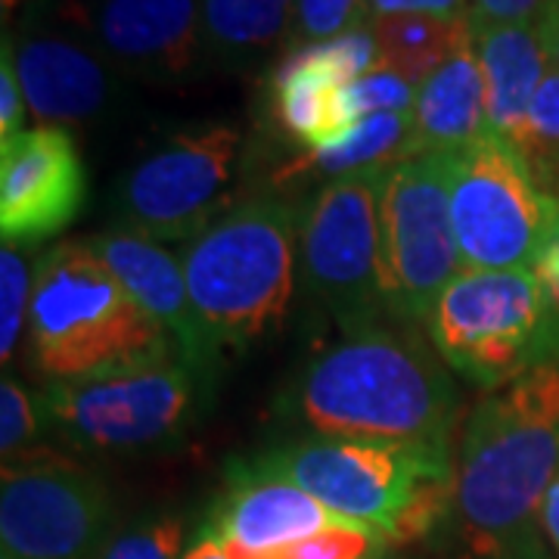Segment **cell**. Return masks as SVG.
Returning a JSON list of instances; mask_svg holds the SVG:
<instances>
[{"instance_id":"2e32d148","label":"cell","mask_w":559,"mask_h":559,"mask_svg":"<svg viewBox=\"0 0 559 559\" xmlns=\"http://www.w3.org/2000/svg\"><path fill=\"white\" fill-rule=\"evenodd\" d=\"M87 175L62 128H25L0 140V234L3 242H40L79 218Z\"/></svg>"},{"instance_id":"e0dca14e","label":"cell","mask_w":559,"mask_h":559,"mask_svg":"<svg viewBox=\"0 0 559 559\" xmlns=\"http://www.w3.org/2000/svg\"><path fill=\"white\" fill-rule=\"evenodd\" d=\"M91 246L112 271V277L124 286V293L175 340L180 358L212 385L221 355L202 333L178 255L131 227L106 230L94 237Z\"/></svg>"},{"instance_id":"277c9868","label":"cell","mask_w":559,"mask_h":559,"mask_svg":"<svg viewBox=\"0 0 559 559\" xmlns=\"http://www.w3.org/2000/svg\"><path fill=\"white\" fill-rule=\"evenodd\" d=\"M178 352L175 340L124 293L91 240H69L35 264L28 358L47 382L81 380Z\"/></svg>"},{"instance_id":"30bf717a","label":"cell","mask_w":559,"mask_h":559,"mask_svg":"<svg viewBox=\"0 0 559 559\" xmlns=\"http://www.w3.org/2000/svg\"><path fill=\"white\" fill-rule=\"evenodd\" d=\"M382 171L323 183L301 215V277L340 320L342 333L377 326L389 314L382 296Z\"/></svg>"},{"instance_id":"52a82bcc","label":"cell","mask_w":559,"mask_h":559,"mask_svg":"<svg viewBox=\"0 0 559 559\" xmlns=\"http://www.w3.org/2000/svg\"><path fill=\"white\" fill-rule=\"evenodd\" d=\"M209 389L180 352H168L94 377L47 382L40 417L81 451L143 454L183 439Z\"/></svg>"},{"instance_id":"6da1fadb","label":"cell","mask_w":559,"mask_h":559,"mask_svg":"<svg viewBox=\"0 0 559 559\" xmlns=\"http://www.w3.org/2000/svg\"><path fill=\"white\" fill-rule=\"evenodd\" d=\"M559 476V360L476 404L454 463V516L476 559L540 532V503Z\"/></svg>"},{"instance_id":"d590c367","label":"cell","mask_w":559,"mask_h":559,"mask_svg":"<svg viewBox=\"0 0 559 559\" xmlns=\"http://www.w3.org/2000/svg\"><path fill=\"white\" fill-rule=\"evenodd\" d=\"M540 38H544V50H547V60L550 69H559V0H550L544 16L538 22Z\"/></svg>"},{"instance_id":"5b68a950","label":"cell","mask_w":559,"mask_h":559,"mask_svg":"<svg viewBox=\"0 0 559 559\" xmlns=\"http://www.w3.org/2000/svg\"><path fill=\"white\" fill-rule=\"evenodd\" d=\"M301 218L293 205L252 200L227 209L183 246V277L215 352L274 333L293 301Z\"/></svg>"},{"instance_id":"5bb4252c","label":"cell","mask_w":559,"mask_h":559,"mask_svg":"<svg viewBox=\"0 0 559 559\" xmlns=\"http://www.w3.org/2000/svg\"><path fill=\"white\" fill-rule=\"evenodd\" d=\"M66 16L131 79L183 84L205 62L200 0H79Z\"/></svg>"},{"instance_id":"484cf974","label":"cell","mask_w":559,"mask_h":559,"mask_svg":"<svg viewBox=\"0 0 559 559\" xmlns=\"http://www.w3.org/2000/svg\"><path fill=\"white\" fill-rule=\"evenodd\" d=\"M183 522L156 516L109 532L91 559H183Z\"/></svg>"},{"instance_id":"44dd1931","label":"cell","mask_w":559,"mask_h":559,"mask_svg":"<svg viewBox=\"0 0 559 559\" xmlns=\"http://www.w3.org/2000/svg\"><path fill=\"white\" fill-rule=\"evenodd\" d=\"M404 159H414V112H380L355 121L340 140L301 150L274 171L277 187L323 178L326 183L352 175L382 171Z\"/></svg>"},{"instance_id":"836d02e7","label":"cell","mask_w":559,"mask_h":559,"mask_svg":"<svg viewBox=\"0 0 559 559\" xmlns=\"http://www.w3.org/2000/svg\"><path fill=\"white\" fill-rule=\"evenodd\" d=\"M535 274L547 286V293L554 296V301L559 305V200L557 212H554V227H550V237L540 249V259L535 264Z\"/></svg>"},{"instance_id":"4dcf8cb0","label":"cell","mask_w":559,"mask_h":559,"mask_svg":"<svg viewBox=\"0 0 559 559\" xmlns=\"http://www.w3.org/2000/svg\"><path fill=\"white\" fill-rule=\"evenodd\" d=\"M25 94H22L16 60H13V40L3 35V53H0V140L13 138L25 131Z\"/></svg>"},{"instance_id":"74e56055","label":"cell","mask_w":559,"mask_h":559,"mask_svg":"<svg viewBox=\"0 0 559 559\" xmlns=\"http://www.w3.org/2000/svg\"><path fill=\"white\" fill-rule=\"evenodd\" d=\"M183 559H230V557H227V550H224V544H221L218 538H212V535H205V532H202L200 538L187 547Z\"/></svg>"},{"instance_id":"9a60e30c","label":"cell","mask_w":559,"mask_h":559,"mask_svg":"<svg viewBox=\"0 0 559 559\" xmlns=\"http://www.w3.org/2000/svg\"><path fill=\"white\" fill-rule=\"evenodd\" d=\"M377 66L380 47L370 25L286 50L267 79L271 112L280 131L301 150L340 140L355 124L345 109V87Z\"/></svg>"},{"instance_id":"7a4b0ae2","label":"cell","mask_w":559,"mask_h":559,"mask_svg":"<svg viewBox=\"0 0 559 559\" xmlns=\"http://www.w3.org/2000/svg\"><path fill=\"white\" fill-rule=\"evenodd\" d=\"M448 370L411 326H364L305 367L296 411L323 439L448 441L457 417Z\"/></svg>"},{"instance_id":"e575fe53","label":"cell","mask_w":559,"mask_h":559,"mask_svg":"<svg viewBox=\"0 0 559 559\" xmlns=\"http://www.w3.org/2000/svg\"><path fill=\"white\" fill-rule=\"evenodd\" d=\"M540 532H544V538L550 540L554 554L559 557V476L547 488L544 503H540Z\"/></svg>"},{"instance_id":"f35d334b","label":"cell","mask_w":559,"mask_h":559,"mask_svg":"<svg viewBox=\"0 0 559 559\" xmlns=\"http://www.w3.org/2000/svg\"><path fill=\"white\" fill-rule=\"evenodd\" d=\"M0 559H16V557H10V554H3V557H0Z\"/></svg>"},{"instance_id":"603a6c76","label":"cell","mask_w":559,"mask_h":559,"mask_svg":"<svg viewBox=\"0 0 559 559\" xmlns=\"http://www.w3.org/2000/svg\"><path fill=\"white\" fill-rule=\"evenodd\" d=\"M370 32L380 47V66L399 72L414 87L473 40V22L441 16H380L370 20Z\"/></svg>"},{"instance_id":"ffe728a7","label":"cell","mask_w":559,"mask_h":559,"mask_svg":"<svg viewBox=\"0 0 559 559\" xmlns=\"http://www.w3.org/2000/svg\"><path fill=\"white\" fill-rule=\"evenodd\" d=\"M485 79L473 40L417 87L414 156L460 153L488 134Z\"/></svg>"},{"instance_id":"ac0fdd59","label":"cell","mask_w":559,"mask_h":559,"mask_svg":"<svg viewBox=\"0 0 559 559\" xmlns=\"http://www.w3.org/2000/svg\"><path fill=\"white\" fill-rule=\"evenodd\" d=\"M333 525H345V520L330 513L305 488L289 479L259 473L249 463H237L227 491L215 503L202 532L218 538L224 547L264 554L293 540L311 538Z\"/></svg>"},{"instance_id":"8992f818","label":"cell","mask_w":559,"mask_h":559,"mask_svg":"<svg viewBox=\"0 0 559 559\" xmlns=\"http://www.w3.org/2000/svg\"><path fill=\"white\" fill-rule=\"evenodd\" d=\"M426 326L441 360L479 389H503L559 360V305L535 271L463 267Z\"/></svg>"},{"instance_id":"8fae6325","label":"cell","mask_w":559,"mask_h":559,"mask_svg":"<svg viewBox=\"0 0 559 559\" xmlns=\"http://www.w3.org/2000/svg\"><path fill=\"white\" fill-rule=\"evenodd\" d=\"M240 143V131L227 121L175 131L121 178V218L159 242L200 237L221 218Z\"/></svg>"},{"instance_id":"4316f807","label":"cell","mask_w":559,"mask_h":559,"mask_svg":"<svg viewBox=\"0 0 559 559\" xmlns=\"http://www.w3.org/2000/svg\"><path fill=\"white\" fill-rule=\"evenodd\" d=\"M28 283H35V274L28 271V261L20 252V246L3 242L0 252V358L10 360L20 345L22 326H28Z\"/></svg>"},{"instance_id":"f1b7e54d","label":"cell","mask_w":559,"mask_h":559,"mask_svg":"<svg viewBox=\"0 0 559 559\" xmlns=\"http://www.w3.org/2000/svg\"><path fill=\"white\" fill-rule=\"evenodd\" d=\"M414 103H417V87L385 66H377L373 72L360 75L345 87V109L352 121L380 112H414Z\"/></svg>"},{"instance_id":"f546056e","label":"cell","mask_w":559,"mask_h":559,"mask_svg":"<svg viewBox=\"0 0 559 559\" xmlns=\"http://www.w3.org/2000/svg\"><path fill=\"white\" fill-rule=\"evenodd\" d=\"M40 417L35 411V399L20 380L7 377L0 382V451L3 460H13L32 451V441L38 439Z\"/></svg>"},{"instance_id":"7402d4cb","label":"cell","mask_w":559,"mask_h":559,"mask_svg":"<svg viewBox=\"0 0 559 559\" xmlns=\"http://www.w3.org/2000/svg\"><path fill=\"white\" fill-rule=\"evenodd\" d=\"M205 62L252 69L289 50L296 0H200Z\"/></svg>"},{"instance_id":"3957f363","label":"cell","mask_w":559,"mask_h":559,"mask_svg":"<svg viewBox=\"0 0 559 559\" xmlns=\"http://www.w3.org/2000/svg\"><path fill=\"white\" fill-rule=\"evenodd\" d=\"M249 466L289 479L340 520L373 528L395 547L429 535L454 507L448 441L308 439Z\"/></svg>"},{"instance_id":"8d00e7d4","label":"cell","mask_w":559,"mask_h":559,"mask_svg":"<svg viewBox=\"0 0 559 559\" xmlns=\"http://www.w3.org/2000/svg\"><path fill=\"white\" fill-rule=\"evenodd\" d=\"M485 559H559V557H554V554L547 550V544H544V538H540V532H538V535L516 540V544H510V547H503V550H498V554H491V557H485Z\"/></svg>"},{"instance_id":"cb8c5ba5","label":"cell","mask_w":559,"mask_h":559,"mask_svg":"<svg viewBox=\"0 0 559 559\" xmlns=\"http://www.w3.org/2000/svg\"><path fill=\"white\" fill-rule=\"evenodd\" d=\"M516 150L528 162L540 190L559 200V69H550L538 87Z\"/></svg>"},{"instance_id":"d4e9b609","label":"cell","mask_w":559,"mask_h":559,"mask_svg":"<svg viewBox=\"0 0 559 559\" xmlns=\"http://www.w3.org/2000/svg\"><path fill=\"white\" fill-rule=\"evenodd\" d=\"M224 550L230 559H385L395 550V544L373 528L345 522L264 554H249L237 547H224Z\"/></svg>"},{"instance_id":"d6986e66","label":"cell","mask_w":559,"mask_h":559,"mask_svg":"<svg viewBox=\"0 0 559 559\" xmlns=\"http://www.w3.org/2000/svg\"><path fill=\"white\" fill-rule=\"evenodd\" d=\"M473 47L485 79L488 128L491 134L520 146L532 100L550 72L538 22H513V25L473 22Z\"/></svg>"},{"instance_id":"d6a6232c","label":"cell","mask_w":559,"mask_h":559,"mask_svg":"<svg viewBox=\"0 0 559 559\" xmlns=\"http://www.w3.org/2000/svg\"><path fill=\"white\" fill-rule=\"evenodd\" d=\"M550 0H473L469 20L476 25H513L540 22Z\"/></svg>"},{"instance_id":"4fadbf2b","label":"cell","mask_w":559,"mask_h":559,"mask_svg":"<svg viewBox=\"0 0 559 559\" xmlns=\"http://www.w3.org/2000/svg\"><path fill=\"white\" fill-rule=\"evenodd\" d=\"M13 60L38 128L66 131L100 121L124 97L121 72L79 22L62 28L32 16L13 40Z\"/></svg>"},{"instance_id":"7c38bea8","label":"cell","mask_w":559,"mask_h":559,"mask_svg":"<svg viewBox=\"0 0 559 559\" xmlns=\"http://www.w3.org/2000/svg\"><path fill=\"white\" fill-rule=\"evenodd\" d=\"M112 500L97 476L35 448L3 460L0 540L16 559H91L109 535Z\"/></svg>"},{"instance_id":"83f0119b","label":"cell","mask_w":559,"mask_h":559,"mask_svg":"<svg viewBox=\"0 0 559 559\" xmlns=\"http://www.w3.org/2000/svg\"><path fill=\"white\" fill-rule=\"evenodd\" d=\"M370 25V0H296L293 47L320 44Z\"/></svg>"},{"instance_id":"9c48e42d","label":"cell","mask_w":559,"mask_h":559,"mask_svg":"<svg viewBox=\"0 0 559 559\" xmlns=\"http://www.w3.org/2000/svg\"><path fill=\"white\" fill-rule=\"evenodd\" d=\"M557 200L538 187L522 153L498 134L451 156V221L463 267L535 271Z\"/></svg>"},{"instance_id":"ba28073f","label":"cell","mask_w":559,"mask_h":559,"mask_svg":"<svg viewBox=\"0 0 559 559\" xmlns=\"http://www.w3.org/2000/svg\"><path fill=\"white\" fill-rule=\"evenodd\" d=\"M451 156H414L382 171V296L401 323H426L463 271L451 221Z\"/></svg>"},{"instance_id":"1f68e13d","label":"cell","mask_w":559,"mask_h":559,"mask_svg":"<svg viewBox=\"0 0 559 559\" xmlns=\"http://www.w3.org/2000/svg\"><path fill=\"white\" fill-rule=\"evenodd\" d=\"M473 0H370V20L380 16H441V20H466Z\"/></svg>"}]
</instances>
